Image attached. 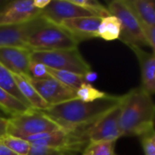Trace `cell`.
Returning <instances> with one entry per match:
<instances>
[{
    "instance_id": "29",
    "label": "cell",
    "mask_w": 155,
    "mask_h": 155,
    "mask_svg": "<svg viewBox=\"0 0 155 155\" xmlns=\"http://www.w3.org/2000/svg\"><path fill=\"white\" fill-rule=\"evenodd\" d=\"M7 125L8 118L0 116V140L7 135Z\"/></svg>"
},
{
    "instance_id": "12",
    "label": "cell",
    "mask_w": 155,
    "mask_h": 155,
    "mask_svg": "<svg viewBox=\"0 0 155 155\" xmlns=\"http://www.w3.org/2000/svg\"><path fill=\"white\" fill-rule=\"evenodd\" d=\"M40 15L58 25L69 18L95 16L93 13L73 4L70 0H51L50 4L41 10Z\"/></svg>"
},
{
    "instance_id": "11",
    "label": "cell",
    "mask_w": 155,
    "mask_h": 155,
    "mask_svg": "<svg viewBox=\"0 0 155 155\" xmlns=\"http://www.w3.org/2000/svg\"><path fill=\"white\" fill-rule=\"evenodd\" d=\"M32 51L25 47H0V64L12 74L28 77Z\"/></svg>"
},
{
    "instance_id": "18",
    "label": "cell",
    "mask_w": 155,
    "mask_h": 155,
    "mask_svg": "<svg viewBox=\"0 0 155 155\" xmlns=\"http://www.w3.org/2000/svg\"><path fill=\"white\" fill-rule=\"evenodd\" d=\"M121 35V23L119 19L109 15L101 19L100 25L97 31V36L106 41H113L119 39Z\"/></svg>"
},
{
    "instance_id": "23",
    "label": "cell",
    "mask_w": 155,
    "mask_h": 155,
    "mask_svg": "<svg viewBox=\"0 0 155 155\" xmlns=\"http://www.w3.org/2000/svg\"><path fill=\"white\" fill-rule=\"evenodd\" d=\"M107 94L96 89L91 84L84 83L76 90V97L77 99L83 102H94L104 98Z\"/></svg>"
},
{
    "instance_id": "30",
    "label": "cell",
    "mask_w": 155,
    "mask_h": 155,
    "mask_svg": "<svg viewBox=\"0 0 155 155\" xmlns=\"http://www.w3.org/2000/svg\"><path fill=\"white\" fill-rule=\"evenodd\" d=\"M51 0H33V5L35 8L39 9L40 11L45 9L49 4Z\"/></svg>"
},
{
    "instance_id": "16",
    "label": "cell",
    "mask_w": 155,
    "mask_h": 155,
    "mask_svg": "<svg viewBox=\"0 0 155 155\" xmlns=\"http://www.w3.org/2000/svg\"><path fill=\"white\" fill-rule=\"evenodd\" d=\"M12 74L20 94L23 95V97L25 99V101L28 103L32 109L41 111L49 107V105L44 101V99L39 95L37 91L29 82L27 77L16 74Z\"/></svg>"
},
{
    "instance_id": "14",
    "label": "cell",
    "mask_w": 155,
    "mask_h": 155,
    "mask_svg": "<svg viewBox=\"0 0 155 155\" xmlns=\"http://www.w3.org/2000/svg\"><path fill=\"white\" fill-rule=\"evenodd\" d=\"M135 54L142 74V88L151 96L155 92V55L154 52L149 53L142 47H130Z\"/></svg>"
},
{
    "instance_id": "33",
    "label": "cell",
    "mask_w": 155,
    "mask_h": 155,
    "mask_svg": "<svg viewBox=\"0 0 155 155\" xmlns=\"http://www.w3.org/2000/svg\"><path fill=\"white\" fill-rule=\"evenodd\" d=\"M4 114H5V115H6V114H5V113H4L3 111H2V110L0 109V116H2V117H4V116H3Z\"/></svg>"
},
{
    "instance_id": "5",
    "label": "cell",
    "mask_w": 155,
    "mask_h": 155,
    "mask_svg": "<svg viewBox=\"0 0 155 155\" xmlns=\"http://www.w3.org/2000/svg\"><path fill=\"white\" fill-rule=\"evenodd\" d=\"M29 143L46 145L55 148H62L72 151L76 154L84 153L89 144L87 128L76 130L58 129L51 132L30 135L24 138Z\"/></svg>"
},
{
    "instance_id": "8",
    "label": "cell",
    "mask_w": 155,
    "mask_h": 155,
    "mask_svg": "<svg viewBox=\"0 0 155 155\" xmlns=\"http://www.w3.org/2000/svg\"><path fill=\"white\" fill-rule=\"evenodd\" d=\"M120 113L121 108L119 104L88 127L87 137L89 143L116 142L119 138H122L119 126Z\"/></svg>"
},
{
    "instance_id": "3",
    "label": "cell",
    "mask_w": 155,
    "mask_h": 155,
    "mask_svg": "<svg viewBox=\"0 0 155 155\" xmlns=\"http://www.w3.org/2000/svg\"><path fill=\"white\" fill-rule=\"evenodd\" d=\"M79 42L61 25L40 15L29 21L25 47L31 51H52L78 48Z\"/></svg>"
},
{
    "instance_id": "4",
    "label": "cell",
    "mask_w": 155,
    "mask_h": 155,
    "mask_svg": "<svg viewBox=\"0 0 155 155\" xmlns=\"http://www.w3.org/2000/svg\"><path fill=\"white\" fill-rule=\"evenodd\" d=\"M31 60L39 62L48 68L85 74L92 71L78 48L52 51H32Z\"/></svg>"
},
{
    "instance_id": "10",
    "label": "cell",
    "mask_w": 155,
    "mask_h": 155,
    "mask_svg": "<svg viewBox=\"0 0 155 155\" xmlns=\"http://www.w3.org/2000/svg\"><path fill=\"white\" fill-rule=\"evenodd\" d=\"M33 0H14L0 6V25H13L26 23L40 15Z\"/></svg>"
},
{
    "instance_id": "1",
    "label": "cell",
    "mask_w": 155,
    "mask_h": 155,
    "mask_svg": "<svg viewBox=\"0 0 155 155\" xmlns=\"http://www.w3.org/2000/svg\"><path fill=\"white\" fill-rule=\"evenodd\" d=\"M121 96L106 94L94 102H83L77 98L41 110L43 114L64 130L85 129L117 106ZM38 111V110H37Z\"/></svg>"
},
{
    "instance_id": "25",
    "label": "cell",
    "mask_w": 155,
    "mask_h": 155,
    "mask_svg": "<svg viewBox=\"0 0 155 155\" xmlns=\"http://www.w3.org/2000/svg\"><path fill=\"white\" fill-rule=\"evenodd\" d=\"M70 1L73 4L93 13L95 16L103 18L110 15L107 8H105L101 3H99L96 0H70Z\"/></svg>"
},
{
    "instance_id": "7",
    "label": "cell",
    "mask_w": 155,
    "mask_h": 155,
    "mask_svg": "<svg viewBox=\"0 0 155 155\" xmlns=\"http://www.w3.org/2000/svg\"><path fill=\"white\" fill-rule=\"evenodd\" d=\"M62 129L41 112L29 109L27 112L8 118L7 135L25 138L42 133Z\"/></svg>"
},
{
    "instance_id": "6",
    "label": "cell",
    "mask_w": 155,
    "mask_h": 155,
    "mask_svg": "<svg viewBox=\"0 0 155 155\" xmlns=\"http://www.w3.org/2000/svg\"><path fill=\"white\" fill-rule=\"evenodd\" d=\"M107 10L110 15L116 16L121 23L119 39L131 46H148L143 34L140 22L125 0H114L108 3Z\"/></svg>"
},
{
    "instance_id": "20",
    "label": "cell",
    "mask_w": 155,
    "mask_h": 155,
    "mask_svg": "<svg viewBox=\"0 0 155 155\" xmlns=\"http://www.w3.org/2000/svg\"><path fill=\"white\" fill-rule=\"evenodd\" d=\"M47 71L51 77L56 79L63 84L74 90H77L83 84L85 83L84 74H79L76 73L69 72V71L52 69L48 67H47Z\"/></svg>"
},
{
    "instance_id": "15",
    "label": "cell",
    "mask_w": 155,
    "mask_h": 155,
    "mask_svg": "<svg viewBox=\"0 0 155 155\" xmlns=\"http://www.w3.org/2000/svg\"><path fill=\"white\" fill-rule=\"evenodd\" d=\"M29 21L20 25H0V47H25V37Z\"/></svg>"
},
{
    "instance_id": "13",
    "label": "cell",
    "mask_w": 155,
    "mask_h": 155,
    "mask_svg": "<svg viewBox=\"0 0 155 155\" xmlns=\"http://www.w3.org/2000/svg\"><path fill=\"white\" fill-rule=\"evenodd\" d=\"M101 19L102 18L98 16L74 17L65 19L59 25L68 30L80 43L84 40L98 37L97 31Z\"/></svg>"
},
{
    "instance_id": "27",
    "label": "cell",
    "mask_w": 155,
    "mask_h": 155,
    "mask_svg": "<svg viewBox=\"0 0 155 155\" xmlns=\"http://www.w3.org/2000/svg\"><path fill=\"white\" fill-rule=\"evenodd\" d=\"M140 141L143 149L144 155H155V134L154 129H152L142 134Z\"/></svg>"
},
{
    "instance_id": "32",
    "label": "cell",
    "mask_w": 155,
    "mask_h": 155,
    "mask_svg": "<svg viewBox=\"0 0 155 155\" xmlns=\"http://www.w3.org/2000/svg\"><path fill=\"white\" fill-rule=\"evenodd\" d=\"M0 155H17L0 142Z\"/></svg>"
},
{
    "instance_id": "28",
    "label": "cell",
    "mask_w": 155,
    "mask_h": 155,
    "mask_svg": "<svg viewBox=\"0 0 155 155\" xmlns=\"http://www.w3.org/2000/svg\"><path fill=\"white\" fill-rule=\"evenodd\" d=\"M48 77H50V75L48 74L47 67L45 64L39 62L31 61L29 65L28 78L39 80V79H45Z\"/></svg>"
},
{
    "instance_id": "31",
    "label": "cell",
    "mask_w": 155,
    "mask_h": 155,
    "mask_svg": "<svg viewBox=\"0 0 155 155\" xmlns=\"http://www.w3.org/2000/svg\"><path fill=\"white\" fill-rule=\"evenodd\" d=\"M84 80H85V83L87 84H91L92 82H94L96 78H97V74L96 73L93 72V71H90L88 72L87 74H84Z\"/></svg>"
},
{
    "instance_id": "22",
    "label": "cell",
    "mask_w": 155,
    "mask_h": 155,
    "mask_svg": "<svg viewBox=\"0 0 155 155\" xmlns=\"http://www.w3.org/2000/svg\"><path fill=\"white\" fill-rule=\"evenodd\" d=\"M0 142L17 155H27L31 146V144L25 140L11 135H6L0 140Z\"/></svg>"
},
{
    "instance_id": "24",
    "label": "cell",
    "mask_w": 155,
    "mask_h": 155,
    "mask_svg": "<svg viewBox=\"0 0 155 155\" xmlns=\"http://www.w3.org/2000/svg\"><path fill=\"white\" fill-rule=\"evenodd\" d=\"M116 142L89 143L84 151L86 155H117L115 153Z\"/></svg>"
},
{
    "instance_id": "2",
    "label": "cell",
    "mask_w": 155,
    "mask_h": 155,
    "mask_svg": "<svg viewBox=\"0 0 155 155\" xmlns=\"http://www.w3.org/2000/svg\"><path fill=\"white\" fill-rule=\"evenodd\" d=\"M119 126L122 137L141 136L154 129L155 105L152 96L142 87L121 96Z\"/></svg>"
},
{
    "instance_id": "19",
    "label": "cell",
    "mask_w": 155,
    "mask_h": 155,
    "mask_svg": "<svg viewBox=\"0 0 155 155\" xmlns=\"http://www.w3.org/2000/svg\"><path fill=\"white\" fill-rule=\"evenodd\" d=\"M0 109L8 116L23 114L31 109L17 98L0 87Z\"/></svg>"
},
{
    "instance_id": "26",
    "label": "cell",
    "mask_w": 155,
    "mask_h": 155,
    "mask_svg": "<svg viewBox=\"0 0 155 155\" xmlns=\"http://www.w3.org/2000/svg\"><path fill=\"white\" fill-rule=\"evenodd\" d=\"M30 144L31 146L27 155H76L75 153L66 149L55 148V147L35 144V143H30Z\"/></svg>"
},
{
    "instance_id": "34",
    "label": "cell",
    "mask_w": 155,
    "mask_h": 155,
    "mask_svg": "<svg viewBox=\"0 0 155 155\" xmlns=\"http://www.w3.org/2000/svg\"><path fill=\"white\" fill-rule=\"evenodd\" d=\"M80 155H86V154H85V153H82V154H80Z\"/></svg>"
},
{
    "instance_id": "17",
    "label": "cell",
    "mask_w": 155,
    "mask_h": 155,
    "mask_svg": "<svg viewBox=\"0 0 155 155\" xmlns=\"http://www.w3.org/2000/svg\"><path fill=\"white\" fill-rule=\"evenodd\" d=\"M141 24L155 26V3L153 0H125Z\"/></svg>"
},
{
    "instance_id": "9",
    "label": "cell",
    "mask_w": 155,
    "mask_h": 155,
    "mask_svg": "<svg viewBox=\"0 0 155 155\" xmlns=\"http://www.w3.org/2000/svg\"><path fill=\"white\" fill-rule=\"evenodd\" d=\"M28 80L49 106L77 98L76 90L63 84L51 76L45 79L35 80L28 78Z\"/></svg>"
},
{
    "instance_id": "21",
    "label": "cell",
    "mask_w": 155,
    "mask_h": 155,
    "mask_svg": "<svg viewBox=\"0 0 155 155\" xmlns=\"http://www.w3.org/2000/svg\"><path fill=\"white\" fill-rule=\"evenodd\" d=\"M0 87L3 88L4 90H5L6 92H8L10 94H12L15 98H17L20 102H22L23 104H25V105H27L31 108V106L28 104V103L25 101V99L20 94V92L15 83L12 73L9 72L1 64H0Z\"/></svg>"
}]
</instances>
